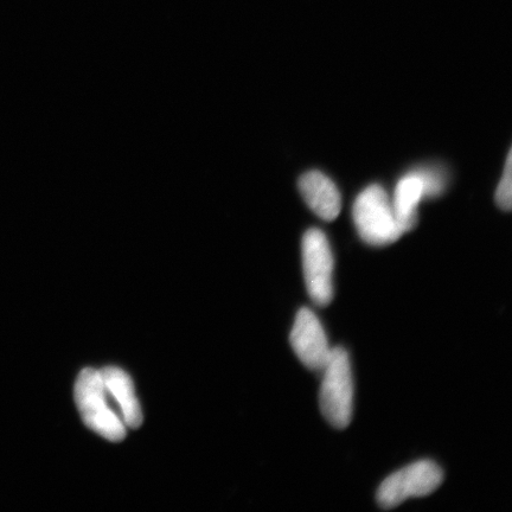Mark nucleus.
Instances as JSON below:
<instances>
[{
    "label": "nucleus",
    "instance_id": "1",
    "mask_svg": "<svg viewBox=\"0 0 512 512\" xmlns=\"http://www.w3.org/2000/svg\"><path fill=\"white\" fill-rule=\"evenodd\" d=\"M75 402L88 428L100 437L118 443L126 437V426L102 383L99 370L83 369L75 384Z\"/></svg>",
    "mask_w": 512,
    "mask_h": 512
},
{
    "label": "nucleus",
    "instance_id": "2",
    "mask_svg": "<svg viewBox=\"0 0 512 512\" xmlns=\"http://www.w3.org/2000/svg\"><path fill=\"white\" fill-rule=\"evenodd\" d=\"M352 215L358 234L370 246L392 245L406 234L381 185H370L357 196Z\"/></svg>",
    "mask_w": 512,
    "mask_h": 512
},
{
    "label": "nucleus",
    "instance_id": "3",
    "mask_svg": "<svg viewBox=\"0 0 512 512\" xmlns=\"http://www.w3.org/2000/svg\"><path fill=\"white\" fill-rule=\"evenodd\" d=\"M319 392L320 411L326 421L338 430H345L354 412V380L348 352L334 348L322 371Z\"/></svg>",
    "mask_w": 512,
    "mask_h": 512
},
{
    "label": "nucleus",
    "instance_id": "4",
    "mask_svg": "<svg viewBox=\"0 0 512 512\" xmlns=\"http://www.w3.org/2000/svg\"><path fill=\"white\" fill-rule=\"evenodd\" d=\"M444 472L431 460H421L393 473L381 484L376 499L384 510L399 507L409 498L426 497L443 484Z\"/></svg>",
    "mask_w": 512,
    "mask_h": 512
},
{
    "label": "nucleus",
    "instance_id": "5",
    "mask_svg": "<svg viewBox=\"0 0 512 512\" xmlns=\"http://www.w3.org/2000/svg\"><path fill=\"white\" fill-rule=\"evenodd\" d=\"M302 251L307 292L317 306H328L334 299V256L322 230H307Z\"/></svg>",
    "mask_w": 512,
    "mask_h": 512
},
{
    "label": "nucleus",
    "instance_id": "6",
    "mask_svg": "<svg viewBox=\"0 0 512 512\" xmlns=\"http://www.w3.org/2000/svg\"><path fill=\"white\" fill-rule=\"evenodd\" d=\"M291 347L300 362L313 371H322L331 355L322 323L310 309L300 310L290 335Z\"/></svg>",
    "mask_w": 512,
    "mask_h": 512
},
{
    "label": "nucleus",
    "instance_id": "7",
    "mask_svg": "<svg viewBox=\"0 0 512 512\" xmlns=\"http://www.w3.org/2000/svg\"><path fill=\"white\" fill-rule=\"evenodd\" d=\"M300 194L313 213L324 221L337 219L342 209V197L336 184L319 171L306 172L299 179Z\"/></svg>",
    "mask_w": 512,
    "mask_h": 512
},
{
    "label": "nucleus",
    "instance_id": "8",
    "mask_svg": "<svg viewBox=\"0 0 512 512\" xmlns=\"http://www.w3.org/2000/svg\"><path fill=\"white\" fill-rule=\"evenodd\" d=\"M102 383L115 405L121 420L128 428H138L143 424V413L134 390L131 377L117 367H106L99 370Z\"/></svg>",
    "mask_w": 512,
    "mask_h": 512
},
{
    "label": "nucleus",
    "instance_id": "9",
    "mask_svg": "<svg viewBox=\"0 0 512 512\" xmlns=\"http://www.w3.org/2000/svg\"><path fill=\"white\" fill-rule=\"evenodd\" d=\"M424 197H426L425 184L419 171L402 177L396 185L392 200L393 207L406 233L418 222V207Z\"/></svg>",
    "mask_w": 512,
    "mask_h": 512
},
{
    "label": "nucleus",
    "instance_id": "10",
    "mask_svg": "<svg viewBox=\"0 0 512 512\" xmlns=\"http://www.w3.org/2000/svg\"><path fill=\"white\" fill-rule=\"evenodd\" d=\"M512 153L509 152L507 163H505V168L503 172V176L501 178V182H499L497 191H496V202L499 208L509 211L511 209L512 202Z\"/></svg>",
    "mask_w": 512,
    "mask_h": 512
},
{
    "label": "nucleus",
    "instance_id": "11",
    "mask_svg": "<svg viewBox=\"0 0 512 512\" xmlns=\"http://www.w3.org/2000/svg\"><path fill=\"white\" fill-rule=\"evenodd\" d=\"M425 184L426 197L438 196L445 188V178L437 170H419Z\"/></svg>",
    "mask_w": 512,
    "mask_h": 512
}]
</instances>
